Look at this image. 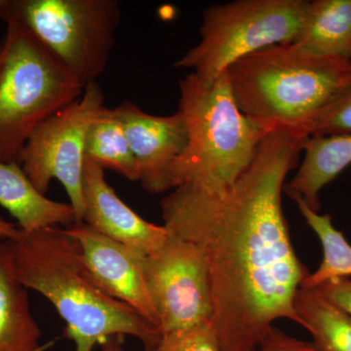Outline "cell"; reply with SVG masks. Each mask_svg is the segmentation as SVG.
Masks as SVG:
<instances>
[{"label": "cell", "instance_id": "19", "mask_svg": "<svg viewBox=\"0 0 351 351\" xmlns=\"http://www.w3.org/2000/svg\"><path fill=\"white\" fill-rule=\"evenodd\" d=\"M307 225L317 235L322 246L323 258L319 267L304 279L302 287L316 289L332 279L350 278L351 244L335 228L329 214L313 211L301 197L291 195Z\"/></svg>", "mask_w": 351, "mask_h": 351}, {"label": "cell", "instance_id": "1", "mask_svg": "<svg viewBox=\"0 0 351 351\" xmlns=\"http://www.w3.org/2000/svg\"><path fill=\"white\" fill-rule=\"evenodd\" d=\"M306 138L274 131L232 186L184 184L160 203L171 235L195 244L209 270L221 351H251L279 319L301 326L298 291L311 271L298 258L282 206Z\"/></svg>", "mask_w": 351, "mask_h": 351}, {"label": "cell", "instance_id": "5", "mask_svg": "<svg viewBox=\"0 0 351 351\" xmlns=\"http://www.w3.org/2000/svg\"><path fill=\"white\" fill-rule=\"evenodd\" d=\"M0 44V159L16 161L32 131L84 87L24 27L6 21Z\"/></svg>", "mask_w": 351, "mask_h": 351}, {"label": "cell", "instance_id": "13", "mask_svg": "<svg viewBox=\"0 0 351 351\" xmlns=\"http://www.w3.org/2000/svg\"><path fill=\"white\" fill-rule=\"evenodd\" d=\"M0 205L16 219L18 228L25 233L75 223L71 205L46 197L16 161L0 159Z\"/></svg>", "mask_w": 351, "mask_h": 351}, {"label": "cell", "instance_id": "10", "mask_svg": "<svg viewBox=\"0 0 351 351\" xmlns=\"http://www.w3.org/2000/svg\"><path fill=\"white\" fill-rule=\"evenodd\" d=\"M64 230L75 240L88 271L101 290L132 307L158 329V318L145 283V256L95 232L84 223H73Z\"/></svg>", "mask_w": 351, "mask_h": 351}, {"label": "cell", "instance_id": "7", "mask_svg": "<svg viewBox=\"0 0 351 351\" xmlns=\"http://www.w3.org/2000/svg\"><path fill=\"white\" fill-rule=\"evenodd\" d=\"M307 0H237L208 7L200 38L174 63L213 80L235 62L276 44L294 43Z\"/></svg>", "mask_w": 351, "mask_h": 351}, {"label": "cell", "instance_id": "11", "mask_svg": "<svg viewBox=\"0 0 351 351\" xmlns=\"http://www.w3.org/2000/svg\"><path fill=\"white\" fill-rule=\"evenodd\" d=\"M138 168V182L149 193L173 189L171 172L188 145L184 117L174 114L152 115L132 101L114 108Z\"/></svg>", "mask_w": 351, "mask_h": 351}, {"label": "cell", "instance_id": "20", "mask_svg": "<svg viewBox=\"0 0 351 351\" xmlns=\"http://www.w3.org/2000/svg\"><path fill=\"white\" fill-rule=\"evenodd\" d=\"M145 351H221L212 323H202L161 335L151 350Z\"/></svg>", "mask_w": 351, "mask_h": 351}, {"label": "cell", "instance_id": "18", "mask_svg": "<svg viewBox=\"0 0 351 351\" xmlns=\"http://www.w3.org/2000/svg\"><path fill=\"white\" fill-rule=\"evenodd\" d=\"M85 158L104 170H112L129 181L138 182V164L114 108L104 107L90 124Z\"/></svg>", "mask_w": 351, "mask_h": 351}, {"label": "cell", "instance_id": "25", "mask_svg": "<svg viewBox=\"0 0 351 351\" xmlns=\"http://www.w3.org/2000/svg\"><path fill=\"white\" fill-rule=\"evenodd\" d=\"M122 337H113L103 343L101 351H126L122 346Z\"/></svg>", "mask_w": 351, "mask_h": 351}, {"label": "cell", "instance_id": "9", "mask_svg": "<svg viewBox=\"0 0 351 351\" xmlns=\"http://www.w3.org/2000/svg\"><path fill=\"white\" fill-rule=\"evenodd\" d=\"M143 265L161 335L212 323L209 270L195 244L169 233L160 248L145 256Z\"/></svg>", "mask_w": 351, "mask_h": 351}, {"label": "cell", "instance_id": "21", "mask_svg": "<svg viewBox=\"0 0 351 351\" xmlns=\"http://www.w3.org/2000/svg\"><path fill=\"white\" fill-rule=\"evenodd\" d=\"M351 134V78L348 86L339 95L332 107L314 127L313 136L350 135Z\"/></svg>", "mask_w": 351, "mask_h": 351}, {"label": "cell", "instance_id": "14", "mask_svg": "<svg viewBox=\"0 0 351 351\" xmlns=\"http://www.w3.org/2000/svg\"><path fill=\"white\" fill-rule=\"evenodd\" d=\"M304 156L294 177L284 186L289 196L297 195L320 212V193L351 165L350 135L313 136L302 145Z\"/></svg>", "mask_w": 351, "mask_h": 351}, {"label": "cell", "instance_id": "16", "mask_svg": "<svg viewBox=\"0 0 351 351\" xmlns=\"http://www.w3.org/2000/svg\"><path fill=\"white\" fill-rule=\"evenodd\" d=\"M294 43L313 54L351 62V0L308 1Z\"/></svg>", "mask_w": 351, "mask_h": 351}, {"label": "cell", "instance_id": "12", "mask_svg": "<svg viewBox=\"0 0 351 351\" xmlns=\"http://www.w3.org/2000/svg\"><path fill=\"white\" fill-rule=\"evenodd\" d=\"M82 223L143 256L160 248L169 237L164 226L143 219L126 205L105 177V170L85 158Z\"/></svg>", "mask_w": 351, "mask_h": 351}, {"label": "cell", "instance_id": "22", "mask_svg": "<svg viewBox=\"0 0 351 351\" xmlns=\"http://www.w3.org/2000/svg\"><path fill=\"white\" fill-rule=\"evenodd\" d=\"M251 351H321L313 341L295 338L276 326L267 332L257 348Z\"/></svg>", "mask_w": 351, "mask_h": 351}, {"label": "cell", "instance_id": "15", "mask_svg": "<svg viewBox=\"0 0 351 351\" xmlns=\"http://www.w3.org/2000/svg\"><path fill=\"white\" fill-rule=\"evenodd\" d=\"M32 316L27 289L14 269L6 242L0 243V351H45Z\"/></svg>", "mask_w": 351, "mask_h": 351}, {"label": "cell", "instance_id": "17", "mask_svg": "<svg viewBox=\"0 0 351 351\" xmlns=\"http://www.w3.org/2000/svg\"><path fill=\"white\" fill-rule=\"evenodd\" d=\"M295 309L321 351H351V316L317 289L300 288Z\"/></svg>", "mask_w": 351, "mask_h": 351}, {"label": "cell", "instance_id": "23", "mask_svg": "<svg viewBox=\"0 0 351 351\" xmlns=\"http://www.w3.org/2000/svg\"><path fill=\"white\" fill-rule=\"evenodd\" d=\"M351 316V279H332L316 288Z\"/></svg>", "mask_w": 351, "mask_h": 351}, {"label": "cell", "instance_id": "8", "mask_svg": "<svg viewBox=\"0 0 351 351\" xmlns=\"http://www.w3.org/2000/svg\"><path fill=\"white\" fill-rule=\"evenodd\" d=\"M104 106L97 82L89 83L82 96L44 120L31 134L18 156L25 175L46 195L50 182L63 184L75 223H82L85 142L90 124Z\"/></svg>", "mask_w": 351, "mask_h": 351}, {"label": "cell", "instance_id": "4", "mask_svg": "<svg viewBox=\"0 0 351 351\" xmlns=\"http://www.w3.org/2000/svg\"><path fill=\"white\" fill-rule=\"evenodd\" d=\"M179 107L188 145L176 161L173 189L193 184L208 189L232 186L253 161L269 132L240 110L228 71L213 80L189 73L179 82Z\"/></svg>", "mask_w": 351, "mask_h": 351}, {"label": "cell", "instance_id": "3", "mask_svg": "<svg viewBox=\"0 0 351 351\" xmlns=\"http://www.w3.org/2000/svg\"><path fill=\"white\" fill-rule=\"evenodd\" d=\"M226 71L245 115L269 132L307 138L348 86L351 62L287 43L242 58Z\"/></svg>", "mask_w": 351, "mask_h": 351}, {"label": "cell", "instance_id": "6", "mask_svg": "<svg viewBox=\"0 0 351 351\" xmlns=\"http://www.w3.org/2000/svg\"><path fill=\"white\" fill-rule=\"evenodd\" d=\"M0 20L24 27L85 88L107 68L120 7L117 0H0Z\"/></svg>", "mask_w": 351, "mask_h": 351}, {"label": "cell", "instance_id": "2", "mask_svg": "<svg viewBox=\"0 0 351 351\" xmlns=\"http://www.w3.org/2000/svg\"><path fill=\"white\" fill-rule=\"evenodd\" d=\"M6 243L18 278L55 307L66 323L64 335L75 343V351H94L113 337H134L145 350L158 343L161 334L156 327L101 290L64 228L21 232Z\"/></svg>", "mask_w": 351, "mask_h": 351}, {"label": "cell", "instance_id": "24", "mask_svg": "<svg viewBox=\"0 0 351 351\" xmlns=\"http://www.w3.org/2000/svg\"><path fill=\"white\" fill-rule=\"evenodd\" d=\"M21 230L17 225L9 223L0 217V243L15 240L19 237Z\"/></svg>", "mask_w": 351, "mask_h": 351}]
</instances>
